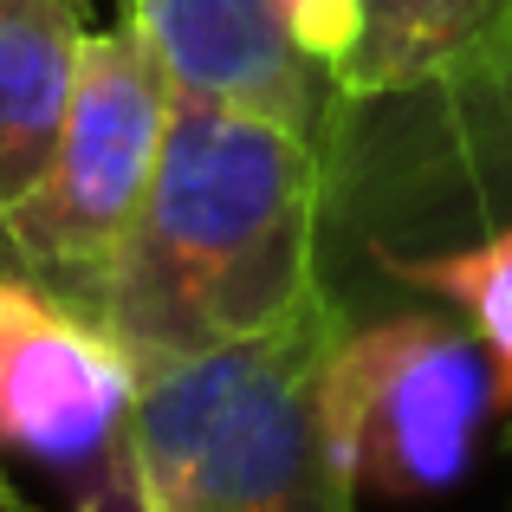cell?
<instances>
[{
  "instance_id": "cell-3",
  "label": "cell",
  "mask_w": 512,
  "mask_h": 512,
  "mask_svg": "<svg viewBox=\"0 0 512 512\" xmlns=\"http://www.w3.org/2000/svg\"><path fill=\"white\" fill-rule=\"evenodd\" d=\"M318 402L357 493L435 500L467 480L493 396V363L474 331L428 299L344 312L318 363Z\"/></svg>"
},
{
  "instance_id": "cell-1",
  "label": "cell",
  "mask_w": 512,
  "mask_h": 512,
  "mask_svg": "<svg viewBox=\"0 0 512 512\" xmlns=\"http://www.w3.org/2000/svg\"><path fill=\"white\" fill-rule=\"evenodd\" d=\"M325 143L286 117L175 98L150 195L98 292L137 370L286 325L325 292Z\"/></svg>"
},
{
  "instance_id": "cell-5",
  "label": "cell",
  "mask_w": 512,
  "mask_h": 512,
  "mask_svg": "<svg viewBox=\"0 0 512 512\" xmlns=\"http://www.w3.org/2000/svg\"><path fill=\"white\" fill-rule=\"evenodd\" d=\"M338 325L344 305L325 286L253 344L195 467L188 512H357V480L318 402V363Z\"/></svg>"
},
{
  "instance_id": "cell-9",
  "label": "cell",
  "mask_w": 512,
  "mask_h": 512,
  "mask_svg": "<svg viewBox=\"0 0 512 512\" xmlns=\"http://www.w3.org/2000/svg\"><path fill=\"white\" fill-rule=\"evenodd\" d=\"M85 39V0H0V214L20 208L52 163Z\"/></svg>"
},
{
  "instance_id": "cell-10",
  "label": "cell",
  "mask_w": 512,
  "mask_h": 512,
  "mask_svg": "<svg viewBox=\"0 0 512 512\" xmlns=\"http://www.w3.org/2000/svg\"><path fill=\"white\" fill-rule=\"evenodd\" d=\"M389 299H428L448 305L474 344L493 363V396L512 409V221L487 227L474 240L454 247H428V253H396V260L370 266L363 286L344 299V312L363 305H389Z\"/></svg>"
},
{
  "instance_id": "cell-7",
  "label": "cell",
  "mask_w": 512,
  "mask_h": 512,
  "mask_svg": "<svg viewBox=\"0 0 512 512\" xmlns=\"http://www.w3.org/2000/svg\"><path fill=\"white\" fill-rule=\"evenodd\" d=\"M279 20L344 104L454 85L512 46V0H279Z\"/></svg>"
},
{
  "instance_id": "cell-8",
  "label": "cell",
  "mask_w": 512,
  "mask_h": 512,
  "mask_svg": "<svg viewBox=\"0 0 512 512\" xmlns=\"http://www.w3.org/2000/svg\"><path fill=\"white\" fill-rule=\"evenodd\" d=\"M175 98L240 104L325 137L331 91L286 39L279 0H124Z\"/></svg>"
},
{
  "instance_id": "cell-4",
  "label": "cell",
  "mask_w": 512,
  "mask_h": 512,
  "mask_svg": "<svg viewBox=\"0 0 512 512\" xmlns=\"http://www.w3.org/2000/svg\"><path fill=\"white\" fill-rule=\"evenodd\" d=\"M169 78L137 26H91L52 163L13 214H0V266L98 318V292L150 195L169 130Z\"/></svg>"
},
{
  "instance_id": "cell-11",
  "label": "cell",
  "mask_w": 512,
  "mask_h": 512,
  "mask_svg": "<svg viewBox=\"0 0 512 512\" xmlns=\"http://www.w3.org/2000/svg\"><path fill=\"white\" fill-rule=\"evenodd\" d=\"M0 512H39L33 500H26L20 487H13V474H7V461H0Z\"/></svg>"
},
{
  "instance_id": "cell-6",
  "label": "cell",
  "mask_w": 512,
  "mask_h": 512,
  "mask_svg": "<svg viewBox=\"0 0 512 512\" xmlns=\"http://www.w3.org/2000/svg\"><path fill=\"white\" fill-rule=\"evenodd\" d=\"M137 396L124 344L65 305L59 292L0 266V461L39 467H111L117 428Z\"/></svg>"
},
{
  "instance_id": "cell-2",
  "label": "cell",
  "mask_w": 512,
  "mask_h": 512,
  "mask_svg": "<svg viewBox=\"0 0 512 512\" xmlns=\"http://www.w3.org/2000/svg\"><path fill=\"white\" fill-rule=\"evenodd\" d=\"M318 266L331 299L396 253H428L512 221V46L487 72L325 117Z\"/></svg>"
}]
</instances>
